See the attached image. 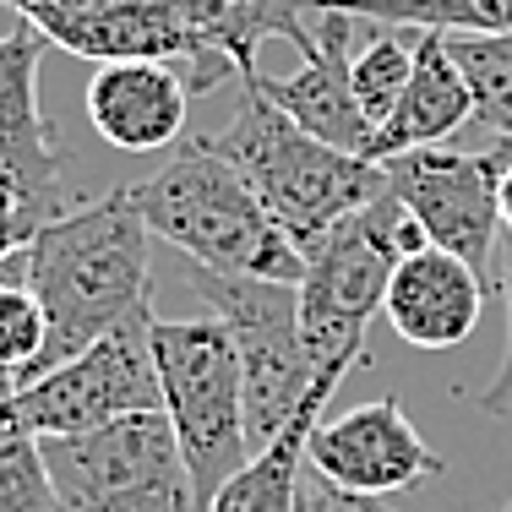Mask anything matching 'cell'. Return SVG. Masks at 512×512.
Returning a JSON list of instances; mask_svg holds the SVG:
<instances>
[{
    "mask_svg": "<svg viewBox=\"0 0 512 512\" xmlns=\"http://www.w3.org/2000/svg\"><path fill=\"white\" fill-rule=\"evenodd\" d=\"M22 284L44 306L50 344L39 355V371H55L120 322L153 311V256H148V224H142L131 186L55 213L39 224V235L22 251Z\"/></svg>",
    "mask_w": 512,
    "mask_h": 512,
    "instance_id": "obj_1",
    "label": "cell"
},
{
    "mask_svg": "<svg viewBox=\"0 0 512 512\" xmlns=\"http://www.w3.org/2000/svg\"><path fill=\"white\" fill-rule=\"evenodd\" d=\"M131 202H137L148 235L169 240L175 251H186V262L207 267V273L278 278V284L306 278L300 246L207 137L180 142L158 175L131 186Z\"/></svg>",
    "mask_w": 512,
    "mask_h": 512,
    "instance_id": "obj_2",
    "label": "cell"
},
{
    "mask_svg": "<svg viewBox=\"0 0 512 512\" xmlns=\"http://www.w3.org/2000/svg\"><path fill=\"white\" fill-rule=\"evenodd\" d=\"M235 82H240L235 115L207 142L246 175V186L262 197V207L284 224V235L306 256L333 224H344L355 207L387 191L382 164L344 153L333 142L311 137L306 126H295L256 88V77H235Z\"/></svg>",
    "mask_w": 512,
    "mask_h": 512,
    "instance_id": "obj_3",
    "label": "cell"
},
{
    "mask_svg": "<svg viewBox=\"0 0 512 512\" xmlns=\"http://www.w3.org/2000/svg\"><path fill=\"white\" fill-rule=\"evenodd\" d=\"M431 246L420 218L409 213L393 191L371 197L365 207L333 224L306 251V278H300V322H306L311 360L322 365H360L365 360V327L382 311L393 267Z\"/></svg>",
    "mask_w": 512,
    "mask_h": 512,
    "instance_id": "obj_4",
    "label": "cell"
},
{
    "mask_svg": "<svg viewBox=\"0 0 512 512\" xmlns=\"http://www.w3.org/2000/svg\"><path fill=\"white\" fill-rule=\"evenodd\" d=\"M153 365H158V393L164 414L175 425V442L186 453V469L197 480L202 507L218 496L229 474L246 469L251 458V431H246V376L229 327L207 316L164 322L153 316Z\"/></svg>",
    "mask_w": 512,
    "mask_h": 512,
    "instance_id": "obj_5",
    "label": "cell"
},
{
    "mask_svg": "<svg viewBox=\"0 0 512 512\" xmlns=\"http://www.w3.org/2000/svg\"><path fill=\"white\" fill-rule=\"evenodd\" d=\"M186 284L235 338L240 376H246V431L256 453L295 420L322 376L306 344V322H300V284L207 273L197 262H186Z\"/></svg>",
    "mask_w": 512,
    "mask_h": 512,
    "instance_id": "obj_6",
    "label": "cell"
},
{
    "mask_svg": "<svg viewBox=\"0 0 512 512\" xmlns=\"http://www.w3.org/2000/svg\"><path fill=\"white\" fill-rule=\"evenodd\" d=\"M60 512H207L164 409L44 442Z\"/></svg>",
    "mask_w": 512,
    "mask_h": 512,
    "instance_id": "obj_7",
    "label": "cell"
},
{
    "mask_svg": "<svg viewBox=\"0 0 512 512\" xmlns=\"http://www.w3.org/2000/svg\"><path fill=\"white\" fill-rule=\"evenodd\" d=\"M148 327L153 311H142L131 322H120L115 333H104L99 344H88L82 355H71L66 365L33 376L28 387H17L6 398L11 414L39 442H50V436H88L115 420H131V414L164 409Z\"/></svg>",
    "mask_w": 512,
    "mask_h": 512,
    "instance_id": "obj_8",
    "label": "cell"
},
{
    "mask_svg": "<svg viewBox=\"0 0 512 512\" xmlns=\"http://www.w3.org/2000/svg\"><path fill=\"white\" fill-rule=\"evenodd\" d=\"M512 164V142L480 153L458 148H414L382 164V180L398 202L420 218L425 240L463 256L496 289V251H502V175Z\"/></svg>",
    "mask_w": 512,
    "mask_h": 512,
    "instance_id": "obj_9",
    "label": "cell"
},
{
    "mask_svg": "<svg viewBox=\"0 0 512 512\" xmlns=\"http://www.w3.org/2000/svg\"><path fill=\"white\" fill-rule=\"evenodd\" d=\"M306 469L333 491L355 496H398L425 485L431 474H447V458L425 447L398 398H365V404L311 425L306 442Z\"/></svg>",
    "mask_w": 512,
    "mask_h": 512,
    "instance_id": "obj_10",
    "label": "cell"
},
{
    "mask_svg": "<svg viewBox=\"0 0 512 512\" xmlns=\"http://www.w3.org/2000/svg\"><path fill=\"white\" fill-rule=\"evenodd\" d=\"M44 50L50 39L28 22L17 33H0V175H6L11 202L39 224L60 213V158H66V142L39 109Z\"/></svg>",
    "mask_w": 512,
    "mask_h": 512,
    "instance_id": "obj_11",
    "label": "cell"
},
{
    "mask_svg": "<svg viewBox=\"0 0 512 512\" xmlns=\"http://www.w3.org/2000/svg\"><path fill=\"white\" fill-rule=\"evenodd\" d=\"M311 28H316V44L300 55L295 77H262V71H251V77L295 126H306L311 137L365 158L371 120H365V109L355 99V77H349V66H355V55H349L355 17H344V11H311Z\"/></svg>",
    "mask_w": 512,
    "mask_h": 512,
    "instance_id": "obj_12",
    "label": "cell"
},
{
    "mask_svg": "<svg viewBox=\"0 0 512 512\" xmlns=\"http://www.w3.org/2000/svg\"><path fill=\"white\" fill-rule=\"evenodd\" d=\"M485 295H491V284L463 256L442 246H420L387 278L382 316L414 349H458L480 327Z\"/></svg>",
    "mask_w": 512,
    "mask_h": 512,
    "instance_id": "obj_13",
    "label": "cell"
},
{
    "mask_svg": "<svg viewBox=\"0 0 512 512\" xmlns=\"http://www.w3.org/2000/svg\"><path fill=\"white\" fill-rule=\"evenodd\" d=\"M88 120L120 153H158L186 142L191 82L164 60H115L88 82Z\"/></svg>",
    "mask_w": 512,
    "mask_h": 512,
    "instance_id": "obj_14",
    "label": "cell"
},
{
    "mask_svg": "<svg viewBox=\"0 0 512 512\" xmlns=\"http://www.w3.org/2000/svg\"><path fill=\"white\" fill-rule=\"evenodd\" d=\"M463 120H474V93L453 60V44H447V33H425L414 44V71H409L404 99L371 131L365 158L387 164V158L414 153V148H442Z\"/></svg>",
    "mask_w": 512,
    "mask_h": 512,
    "instance_id": "obj_15",
    "label": "cell"
},
{
    "mask_svg": "<svg viewBox=\"0 0 512 512\" xmlns=\"http://www.w3.org/2000/svg\"><path fill=\"white\" fill-rule=\"evenodd\" d=\"M355 371V365H327L316 376L311 398L300 404V414L273 436L267 447H256L246 458V469L229 474L218 485V496L207 502V512H295L300 507V485H306V442H311V425L327 414V398L338 393V382Z\"/></svg>",
    "mask_w": 512,
    "mask_h": 512,
    "instance_id": "obj_16",
    "label": "cell"
},
{
    "mask_svg": "<svg viewBox=\"0 0 512 512\" xmlns=\"http://www.w3.org/2000/svg\"><path fill=\"white\" fill-rule=\"evenodd\" d=\"M175 6L191 17L207 50H218L240 77L256 71L262 39H289L300 55L316 44V28L306 22L311 0H175Z\"/></svg>",
    "mask_w": 512,
    "mask_h": 512,
    "instance_id": "obj_17",
    "label": "cell"
},
{
    "mask_svg": "<svg viewBox=\"0 0 512 512\" xmlns=\"http://www.w3.org/2000/svg\"><path fill=\"white\" fill-rule=\"evenodd\" d=\"M311 11H344L376 28H420V33H507L512 0H311Z\"/></svg>",
    "mask_w": 512,
    "mask_h": 512,
    "instance_id": "obj_18",
    "label": "cell"
},
{
    "mask_svg": "<svg viewBox=\"0 0 512 512\" xmlns=\"http://www.w3.org/2000/svg\"><path fill=\"white\" fill-rule=\"evenodd\" d=\"M453 60L474 93V120L512 142V28L507 33H458Z\"/></svg>",
    "mask_w": 512,
    "mask_h": 512,
    "instance_id": "obj_19",
    "label": "cell"
},
{
    "mask_svg": "<svg viewBox=\"0 0 512 512\" xmlns=\"http://www.w3.org/2000/svg\"><path fill=\"white\" fill-rule=\"evenodd\" d=\"M0 512H60L44 442L0 398Z\"/></svg>",
    "mask_w": 512,
    "mask_h": 512,
    "instance_id": "obj_20",
    "label": "cell"
},
{
    "mask_svg": "<svg viewBox=\"0 0 512 512\" xmlns=\"http://www.w3.org/2000/svg\"><path fill=\"white\" fill-rule=\"evenodd\" d=\"M409 71H414V50L404 39H393V28H376V39L365 44V50L355 55V66H349V77H355V99L365 109V120H371V131L393 115L398 99H404Z\"/></svg>",
    "mask_w": 512,
    "mask_h": 512,
    "instance_id": "obj_21",
    "label": "cell"
},
{
    "mask_svg": "<svg viewBox=\"0 0 512 512\" xmlns=\"http://www.w3.org/2000/svg\"><path fill=\"white\" fill-rule=\"evenodd\" d=\"M496 289L507 300V355L474 404H480V414H491V420H512V229L502 235V251H496Z\"/></svg>",
    "mask_w": 512,
    "mask_h": 512,
    "instance_id": "obj_22",
    "label": "cell"
},
{
    "mask_svg": "<svg viewBox=\"0 0 512 512\" xmlns=\"http://www.w3.org/2000/svg\"><path fill=\"white\" fill-rule=\"evenodd\" d=\"M39 235V218L22 213L17 202H0V267L17 262L22 251H28V240Z\"/></svg>",
    "mask_w": 512,
    "mask_h": 512,
    "instance_id": "obj_23",
    "label": "cell"
},
{
    "mask_svg": "<svg viewBox=\"0 0 512 512\" xmlns=\"http://www.w3.org/2000/svg\"><path fill=\"white\" fill-rule=\"evenodd\" d=\"M322 491H327V507L333 512H393L387 496H355V491H333V485H322Z\"/></svg>",
    "mask_w": 512,
    "mask_h": 512,
    "instance_id": "obj_24",
    "label": "cell"
},
{
    "mask_svg": "<svg viewBox=\"0 0 512 512\" xmlns=\"http://www.w3.org/2000/svg\"><path fill=\"white\" fill-rule=\"evenodd\" d=\"M295 512H333L327 507V491H322V480H316V474L306 469V485H300V507Z\"/></svg>",
    "mask_w": 512,
    "mask_h": 512,
    "instance_id": "obj_25",
    "label": "cell"
},
{
    "mask_svg": "<svg viewBox=\"0 0 512 512\" xmlns=\"http://www.w3.org/2000/svg\"><path fill=\"white\" fill-rule=\"evenodd\" d=\"M502 224L512 229V164H507V175H502Z\"/></svg>",
    "mask_w": 512,
    "mask_h": 512,
    "instance_id": "obj_26",
    "label": "cell"
},
{
    "mask_svg": "<svg viewBox=\"0 0 512 512\" xmlns=\"http://www.w3.org/2000/svg\"><path fill=\"white\" fill-rule=\"evenodd\" d=\"M0 202H11V191H6V175H0Z\"/></svg>",
    "mask_w": 512,
    "mask_h": 512,
    "instance_id": "obj_27",
    "label": "cell"
},
{
    "mask_svg": "<svg viewBox=\"0 0 512 512\" xmlns=\"http://www.w3.org/2000/svg\"><path fill=\"white\" fill-rule=\"evenodd\" d=\"M502 512H512V502H507V507H502Z\"/></svg>",
    "mask_w": 512,
    "mask_h": 512,
    "instance_id": "obj_28",
    "label": "cell"
}]
</instances>
